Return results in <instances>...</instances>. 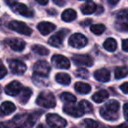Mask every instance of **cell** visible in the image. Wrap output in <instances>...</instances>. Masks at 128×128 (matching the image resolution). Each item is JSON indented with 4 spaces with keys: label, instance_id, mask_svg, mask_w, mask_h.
Masks as SVG:
<instances>
[{
    "label": "cell",
    "instance_id": "obj_1",
    "mask_svg": "<svg viewBox=\"0 0 128 128\" xmlns=\"http://www.w3.org/2000/svg\"><path fill=\"white\" fill-rule=\"evenodd\" d=\"M36 119L34 114H18L12 120L2 123V128H32Z\"/></svg>",
    "mask_w": 128,
    "mask_h": 128
},
{
    "label": "cell",
    "instance_id": "obj_2",
    "mask_svg": "<svg viewBox=\"0 0 128 128\" xmlns=\"http://www.w3.org/2000/svg\"><path fill=\"white\" fill-rule=\"evenodd\" d=\"M119 103L117 100H110L100 109V115L103 118L114 121L118 118Z\"/></svg>",
    "mask_w": 128,
    "mask_h": 128
},
{
    "label": "cell",
    "instance_id": "obj_3",
    "mask_svg": "<svg viewBox=\"0 0 128 128\" xmlns=\"http://www.w3.org/2000/svg\"><path fill=\"white\" fill-rule=\"evenodd\" d=\"M36 104L44 108H54L56 105V101L53 93L45 90L40 93L36 99Z\"/></svg>",
    "mask_w": 128,
    "mask_h": 128
},
{
    "label": "cell",
    "instance_id": "obj_4",
    "mask_svg": "<svg viewBox=\"0 0 128 128\" xmlns=\"http://www.w3.org/2000/svg\"><path fill=\"white\" fill-rule=\"evenodd\" d=\"M116 29L120 32H128V9L119 11L116 15Z\"/></svg>",
    "mask_w": 128,
    "mask_h": 128
},
{
    "label": "cell",
    "instance_id": "obj_5",
    "mask_svg": "<svg viewBox=\"0 0 128 128\" xmlns=\"http://www.w3.org/2000/svg\"><path fill=\"white\" fill-rule=\"evenodd\" d=\"M46 121L50 128H64L67 126V121L58 114H48L46 117Z\"/></svg>",
    "mask_w": 128,
    "mask_h": 128
},
{
    "label": "cell",
    "instance_id": "obj_6",
    "mask_svg": "<svg viewBox=\"0 0 128 128\" xmlns=\"http://www.w3.org/2000/svg\"><path fill=\"white\" fill-rule=\"evenodd\" d=\"M11 30L15 31V32H18V34H24V35L26 36H30L32 34V31L28 26L26 25L24 22H20V21H17V20H13V21L10 22L9 25H8Z\"/></svg>",
    "mask_w": 128,
    "mask_h": 128
},
{
    "label": "cell",
    "instance_id": "obj_7",
    "mask_svg": "<svg viewBox=\"0 0 128 128\" xmlns=\"http://www.w3.org/2000/svg\"><path fill=\"white\" fill-rule=\"evenodd\" d=\"M50 65L46 60H39L34 66V72L40 77H46L50 73Z\"/></svg>",
    "mask_w": 128,
    "mask_h": 128
},
{
    "label": "cell",
    "instance_id": "obj_8",
    "mask_svg": "<svg viewBox=\"0 0 128 128\" xmlns=\"http://www.w3.org/2000/svg\"><path fill=\"white\" fill-rule=\"evenodd\" d=\"M88 39L82 34H74L68 40V44L75 48H82L87 45Z\"/></svg>",
    "mask_w": 128,
    "mask_h": 128
},
{
    "label": "cell",
    "instance_id": "obj_9",
    "mask_svg": "<svg viewBox=\"0 0 128 128\" xmlns=\"http://www.w3.org/2000/svg\"><path fill=\"white\" fill-rule=\"evenodd\" d=\"M8 64L11 71L15 75H23L26 71V65L21 60L11 59L8 60Z\"/></svg>",
    "mask_w": 128,
    "mask_h": 128
},
{
    "label": "cell",
    "instance_id": "obj_10",
    "mask_svg": "<svg viewBox=\"0 0 128 128\" xmlns=\"http://www.w3.org/2000/svg\"><path fill=\"white\" fill-rule=\"evenodd\" d=\"M70 31L68 29H62L59 32H57L54 35L51 36L48 40V44L51 45L52 46H55V48H59L62 46V41H63L64 38L66 37V35L68 34Z\"/></svg>",
    "mask_w": 128,
    "mask_h": 128
},
{
    "label": "cell",
    "instance_id": "obj_11",
    "mask_svg": "<svg viewBox=\"0 0 128 128\" xmlns=\"http://www.w3.org/2000/svg\"><path fill=\"white\" fill-rule=\"evenodd\" d=\"M52 63L54 66H55L58 68L62 70H68L70 68V62L67 57L63 56L62 54H54L51 59Z\"/></svg>",
    "mask_w": 128,
    "mask_h": 128
},
{
    "label": "cell",
    "instance_id": "obj_12",
    "mask_svg": "<svg viewBox=\"0 0 128 128\" xmlns=\"http://www.w3.org/2000/svg\"><path fill=\"white\" fill-rule=\"evenodd\" d=\"M12 9L14 12L18 13V14L21 15L23 17H26V18H32L34 16V11L31 10L30 8L27 7L26 4H21V3H15L12 6Z\"/></svg>",
    "mask_w": 128,
    "mask_h": 128
},
{
    "label": "cell",
    "instance_id": "obj_13",
    "mask_svg": "<svg viewBox=\"0 0 128 128\" xmlns=\"http://www.w3.org/2000/svg\"><path fill=\"white\" fill-rule=\"evenodd\" d=\"M72 60L77 66L91 67L93 65V59L88 54H75Z\"/></svg>",
    "mask_w": 128,
    "mask_h": 128
},
{
    "label": "cell",
    "instance_id": "obj_14",
    "mask_svg": "<svg viewBox=\"0 0 128 128\" xmlns=\"http://www.w3.org/2000/svg\"><path fill=\"white\" fill-rule=\"evenodd\" d=\"M23 90V86L18 81H13V82H10L8 85H6L4 91L7 95L12 96H18L20 94V92Z\"/></svg>",
    "mask_w": 128,
    "mask_h": 128
},
{
    "label": "cell",
    "instance_id": "obj_15",
    "mask_svg": "<svg viewBox=\"0 0 128 128\" xmlns=\"http://www.w3.org/2000/svg\"><path fill=\"white\" fill-rule=\"evenodd\" d=\"M63 112H65V113L68 114V115H70V116H72V117H75V118L82 117V116L84 114V112H82L81 107L79 106V104L74 105V104H67L66 105H64Z\"/></svg>",
    "mask_w": 128,
    "mask_h": 128
},
{
    "label": "cell",
    "instance_id": "obj_16",
    "mask_svg": "<svg viewBox=\"0 0 128 128\" xmlns=\"http://www.w3.org/2000/svg\"><path fill=\"white\" fill-rule=\"evenodd\" d=\"M6 44L10 46L12 50L16 52H21L24 50L26 46V42L23 40L18 39V38H13V39L6 40Z\"/></svg>",
    "mask_w": 128,
    "mask_h": 128
},
{
    "label": "cell",
    "instance_id": "obj_17",
    "mask_svg": "<svg viewBox=\"0 0 128 128\" xmlns=\"http://www.w3.org/2000/svg\"><path fill=\"white\" fill-rule=\"evenodd\" d=\"M39 32H40L42 35H48V34H51L53 31L55 30L56 26L55 25H54L53 23H50V22L46 21H42L40 23H39L37 26Z\"/></svg>",
    "mask_w": 128,
    "mask_h": 128
},
{
    "label": "cell",
    "instance_id": "obj_18",
    "mask_svg": "<svg viewBox=\"0 0 128 128\" xmlns=\"http://www.w3.org/2000/svg\"><path fill=\"white\" fill-rule=\"evenodd\" d=\"M94 77L96 78V80L99 81V82H106L110 80V73L106 68H101V70H96L94 72Z\"/></svg>",
    "mask_w": 128,
    "mask_h": 128
},
{
    "label": "cell",
    "instance_id": "obj_19",
    "mask_svg": "<svg viewBox=\"0 0 128 128\" xmlns=\"http://www.w3.org/2000/svg\"><path fill=\"white\" fill-rule=\"evenodd\" d=\"M16 106L13 103L10 101H6L1 104V112L4 115H9L15 112Z\"/></svg>",
    "mask_w": 128,
    "mask_h": 128
},
{
    "label": "cell",
    "instance_id": "obj_20",
    "mask_svg": "<svg viewBox=\"0 0 128 128\" xmlns=\"http://www.w3.org/2000/svg\"><path fill=\"white\" fill-rule=\"evenodd\" d=\"M75 90L76 92L80 93V94H88L90 92L91 86L88 84H85V82H77L75 84Z\"/></svg>",
    "mask_w": 128,
    "mask_h": 128
},
{
    "label": "cell",
    "instance_id": "obj_21",
    "mask_svg": "<svg viewBox=\"0 0 128 128\" xmlns=\"http://www.w3.org/2000/svg\"><path fill=\"white\" fill-rule=\"evenodd\" d=\"M96 10H98V7H96V4L93 2H88L81 6V11L85 15L92 14L95 12H96Z\"/></svg>",
    "mask_w": 128,
    "mask_h": 128
},
{
    "label": "cell",
    "instance_id": "obj_22",
    "mask_svg": "<svg viewBox=\"0 0 128 128\" xmlns=\"http://www.w3.org/2000/svg\"><path fill=\"white\" fill-rule=\"evenodd\" d=\"M76 12L73 9H67L62 12V18L65 22H71L76 18Z\"/></svg>",
    "mask_w": 128,
    "mask_h": 128
},
{
    "label": "cell",
    "instance_id": "obj_23",
    "mask_svg": "<svg viewBox=\"0 0 128 128\" xmlns=\"http://www.w3.org/2000/svg\"><path fill=\"white\" fill-rule=\"evenodd\" d=\"M109 98V93L105 90H101L96 92L92 96V100L96 103H102L105 101Z\"/></svg>",
    "mask_w": 128,
    "mask_h": 128
},
{
    "label": "cell",
    "instance_id": "obj_24",
    "mask_svg": "<svg viewBox=\"0 0 128 128\" xmlns=\"http://www.w3.org/2000/svg\"><path fill=\"white\" fill-rule=\"evenodd\" d=\"M55 80L57 82L63 85H68L71 82V77L67 73H58L55 76Z\"/></svg>",
    "mask_w": 128,
    "mask_h": 128
},
{
    "label": "cell",
    "instance_id": "obj_25",
    "mask_svg": "<svg viewBox=\"0 0 128 128\" xmlns=\"http://www.w3.org/2000/svg\"><path fill=\"white\" fill-rule=\"evenodd\" d=\"M32 94V92L31 89H29V88H23V90H22V91L20 94V102L22 104H26L28 102V100L30 99Z\"/></svg>",
    "mask_w": 128,
    "mask_h": 128
},
{
    "label": "cell",
    "instance_id": "obj_26",
    "mask_svg": "<svg viewBox=\"0 0 128 128\" xmlns=\"http://www.w3.org/2000/svg\"><path fill=\"white\" fill-rule=\"evenodd\" d=\"M117 41L112 38H108L107 40H105V41L104 42V48L109 52H114L117 49Z\"/></svg>",
    "mask_w": 128,
    "mask_h": 128
},
{
    "label": "cell",
    "instance_id": "obj_27",
    "mask_svg": "<svg viewBox=\"0 0 128 128\" xmlns=\"http://www.w3.org/2000/svg\"><path fill=\"white\" fill-rule=\"evenodd\" d=\"M114 76H115L116 79H121L128 76V67L122 66V67H118L116 68L115 71H114Z\"/></svg>",
    "mask_w": 128,
    "mask_h": 128
},
{
    "label": "cell",
    "instance_id": "obj_28",
    "mask_svg": "<svg viewBox=\"0 0 128 128\" xmlns=\"http://www.w3.org/2000/svg\"><path fill=\"white\" fill-rule=\"evenodd\" d=\"M32 50L35 54L41 55V56H46V55H48L49 54V50L45 48V46H41V45H34L32 46Z\"/></svg>",
    "mask_w": 128,
    "mask_h": 128
},
{
    "label": "cell",
    "instance_id": "obj_29",
    "mask_svg": "<svg viewBox=\"0 0 128 128\" xmlns=\"http://www.w3.org/2000/svg\"><path fill=\"white\" fill-rule=\"evenodd\" d=\"M60 98L62 100V101L66 102L68 104H73L76 101V98L74 96L73 94L70 92H63L60 94Z\"/></svg>",
    "mask_w": 128,
    "mask_h": 128
},
{
    "label": "cell",
    "instance_id": "obj_30",
    "mask_svg": "<svg viewBox=\"0 0 128 128\" xmlns=\"http://www.w3.org/2000/svg\"><path fill=\"white\" fill-rule=\"evenodd\" d=\"M105 30H106V27L103 24H96V25H92L90 26V31L96 35H100Z\"/></svg>",
    "mask_w": 128,
    "mask_h": 128
},
{
    "label": "cell",
    "instance_id": "obj_31",
    "mask_svg": "<svg viewBox=\"0 0 128 128\" xmlns=\"http://www.w3.org/2000/svg\"><path fill=\"white\" fill-rule=\"evenodd\" d=\"M79 106L81 107V109H82L84 113H89V112H92L93 110V107L91 105V104L89 101H87V100H82V101H80Z\"/></svg>",
    "mask_w": 128,
    "mask_h": 128
},
{
    "label": "cell",
    "instance_id": "obj_32",
    "mask_svg": "<svg viewBox=\"0 0 128 128\" xmlns=\"http://www.w3.org/2000/svg\"><path fill=\"white\" fill-rule=\"evenodd\" d=\"M84 127L85 128H98V123L96 121L93 120L90 118H86L82 121Z\"/></svg>",
    "mask_w": 128,
    "mask_h": 128
},
{
    "label": "cell",
    "instance_id": "obj_33",
    "mask_svg": "<svg viewBox=\"0 0 128 128\" xmlns=\"http://www.w3.org/2000/svg\"><path fill=\"white\" fill-rule=\"evenodd\" d=\"M76 76L78 77H81V78H88L89 77V71H88L86 68H78L76 72Z\"/></svg>",
    "mask_w": 128,
    "mask_h": 128
},
{
    "label": "cell",
    "instance_id": "obj_34",
    "mask_svg": "<svg viewBox=\"0 0 128 128\" xmlns=\"http://www.w3.org/2000/svg\"><path fill=\"white\" fill-rule=\"evenodd\" d=\"M120 90H122L123 93H124V94H128V82H124L123 84H121Z\"/></svg>",
    "mask_w": 128,
    "mask_h": 128
},
{
    "label": "cell",
    "instance_id": "obj_35",
    "mask_svg": "<svg viewBox=\"0 0 128 128\" xmlns=\"http://www.w3.org/2000/svg\"><path fill=\"white\" fill-rule=\"evenodd\" d=\"M7 74V70L6 68L4 65L3 63H1V72H0V77L1 78H4V76Z\"/></svg>",
    "mask_w": 128,
    "mask_h": 128
},
{
    "label": "cell",
    "instance_id": "obj_36",
    "mask_svg": "<svg viewBox=\"0 0 128 128\" xmlns=\"http://www.w3.org/2000/svg\"><path fill=\"white\" fill-rule=\"evenodd\" d=\"M123 112H124V116L126 121H128V104H124L123 107Z\"/></svg>",
    "mask_w": 128,
    "mask_h": 128
},
{
    "label": "cell",
    "instance_id": "obj_37",
    "mask_svg": "<svg viewBox=\"0 0 128 128\" xmlns=\"http://www.w3.org/2000/svg\"><path fill=\"white\" fill-rule=\"evenodd\" d=\"M122 48L124 52H128V39L124 40L122 42Z\"/></svg>",
    "mask_w": 128,
    "mask_h": 128
},
{
    "label": "cell",
    "instance_id": "obj_38",
    "mask_svg": "<svg viewBox=\"0 0 128 128\" xmlns=\"http://www.w3.org/2000/svg\"><path fill=\"white\" fill-rule=\"evenodd\" d=\"M91 23H92V20H90V18H87V20H85L84 21L81 22L80 25L82 26H86L90 25Z\"/></svg>",
    "mask_w": 128,
    "mask_h": 128
},
{
    "label": "cell",
    "instance_id": "obj_39",
    "mask_svg": "<svg viewBox=\"0 0 128 128\" xmlns=\"http://www.w3.org/2000/svg\"><path fill=\"white\" fill-rule=\"evenodd\" d=\"M53 2L59 6H63L64 4H66V2H65L64 0H53Z\"/></svg>",
    "mask_w": 128,
    "mask_h": 128
},
{
    "label": "cell",
    "instance_id": "obj_40",
    "mask_svg": "<svg viewBox=\"0 0 128 128\" xmlns=\"http://www.w3.org/2000/svg\"><path fill=\"white\" fill-rule=\"evenodd\" d=\"M4 1H6V4H7L8 6H11V7L15 4V3H17V0H4Z\"/></svg>",
    "mask_w": 128,
    "mask_h": 128
},
{
    "label": "cell",
    "instance_id": "obj_41",
    "mask_svg": "<svg viewBox=\"0 0 128 128\" xmlns=\"http://www.w3.org/2000/svg\"><path fill=\"white\" fill-rule=\"evenodd\" d=\"M38 4H41V6H46L48 3V0H35Z\"/></svg>",
    "mask_w": 128,
    "mask_h": 128
},
{
    "label": "cell",
    "instance_id": "obj_42",
    "mask_svg": "<svg viewBox=\"0 0 128 128\" xmlns=\"http://www.w3.org/2000/svg\"><path fill=\"white\" fill-rule=\"evenodd\" d=\"M109 2V4H112V6H115L116 4H118V2L119 0H107Z\"/></svg>",
    "mask_w": 128,
    "mask_h": 128
},
{
    "label": "cell",
    "instance_id": "obj_43",
    "mask_svg": "<svg viewBox=\"0 0 128 128\" xmlns=\"http://www.w3.org/2000/svg\"><path fill=\"white\" fill-rule=\"evenodd\" d=\"M114 128H128V124H121L118 126H115Z\"/></svg>",
    "mask_w": 128,
    "mask_h": 128
},
{
    "label": "cell",
    "instance_id": "obj_44",
    "mask_svg": "<svg viewBox=\"0 0 128 128\" xmlns=\"http://www.w3.org/2000/svg\"><path fill=\"white\" fill-rule=\"evenodd\" d=\"M36 128H46V127H45V126H43V124H39V126H38Z\"/></svg>",
    "mask_w": 128,
    "mask_h": 128
},
{
    "label": "cell",
    "instance_id": "obj_45",
    "mask_svg": "<svg viewBox=\"0 0 128 128\" xmlns=\"http://www.w3.org/2000/svg\"><path fill=\"white\" fill-rule=\"evenodd\" d=\"M80 1H90V0H80Z\"/></svg>",
    "mask_w": 128,
    "mask_h": 128
},
{
    "label": "cell",
    "instance_id": "obj_46",
    "mask_svg": "<svg viewBox=\"0 0 128 128\" xmlns=\"http://www.w3.org/2000/svg\"><path fill=\"white\" fill-rule=\"evenodd\" d=\"M73 128H76V127H73Z\"/></svg>",
    "mask_w": 128,
    "mask_h": 128
}]
</instances>
